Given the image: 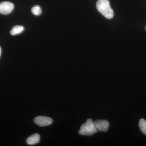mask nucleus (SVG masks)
I'll return each instance as SVG.
<instances>
[{
    "instance_id": "8",
    "label": "nucleus",
    "mask_w": 146,
    "mask_h": 146,
    "mask_svg": "<svg viewBox=\"0 0 146 146\" xmlns=\"http://www.w3.org/2000/svg\"><path fill=\"white\" fill-rule=\"evenodd\" d=\"M139 127L141 131L146 135V121L142 119L139 121Z\"/></svg>"
},
{
    "instance_id": "7",
    "label": "nucleus",
    "mask_w": 146,
    "mask_h": 146,
    "mask_svg": "<svg viewBox=\"0 0 146 146\" xmlns=\"http://www.w3.org/2000/svg\"><path fill=\"white\" fill-rule=\"evenodd\" d=\"M24 27L22 26L16 25L13 27L11 29L10 33L11 35H16L20 34L23 31Z\"/></svg>"
},
{
    "instance_id": "3",
    "label": "nucleus",
    "mask_w": 146,
    "mask_h": 146,
    "mask_svg": "<svg viewBox=\"0 0 146 146\" xmlns=\"http://www.w3.org/2000/svg\"><path fill=\"white\" fill-rule=\"evenodd\" d=\"M34 123L39 126L45 127L50 125L53 120L51 118L44 116H39L35 118Z\"/></svg>"
},
{
    "instance_id": "6",
    "label": "nucleus",
    "mask_w": 146,
    "mask_h": 146,
    "mask_svg": "<svg viewBox=\"0 0 146 146\" xmlns=\"http://www.w3.org/2000/svg\"><path fill=\"white\" fill-rule=\"evenodd\" d=\"M40 137L38 133H35L28 138L27 140V143L29 145H35L40 141Z\"/></svg>"
},
{
    "instance_id": "9",
    "label": "nucleus",
    "mask_w": 146,
    "mask_h": 146,
    "mask_svg": "<svg viewBox=\"0 0 146 146\" xmlns=\"http://www.w3.org/2000/svg\"><path fill=\"white\" fill-rule=\"evenodd\" d=\"M32 13L35 16L40 15L42 12V9L39 5L35 6L31 9Z\"/></svg>"
},
{
    "instance_id": "2",
    "label": "nucleus",
    "mask_w": 146,
    "mask_h": 146,
    "mask_svg": "<svg viewBox=\"0 0 146 146\" xmlns=\"http://www.w3.org/2000/svg\"><path fill=\"white\" fill-rule=\"evenodd\" d=\"M98 130L91 119L86 120V123L82 124L79 131V133L82 136H90L96 133Z\"/></svg>"
},
{
    "instance_id": "1",
    "label": "nucleus",
    "mask_w": 146,
    "mask_h": 146,
    "mask_svg": "<svg viewBox=\"0 0 146 146\" xmlns=\"http://www.w3.org/2000/svg\"><path fill=\"white\" fill-rule=\"evenodd\" d=\"M96 7L100 13L108 19H111L114 16V11L108 0H98Z\"/></svg>"
},
{
    "instance_id": "10",
    "label": "nucleus",
    "mask_w": 146,
    "mask_h": 146,
    "mask_svg": "<svg viewBox=\"0 0 146 146\" xmlns=\"http://www.w3.org/2000/svg\"><path fill=\"white\" fill-rule=\"evenodd\" d=\"M1 47H0V56H1Z\"/></svg>"
},
{
    "instance_id": "5",
    "label": "nucleus",
    "mask_w": 146,
    "mask_h": 146,
    "mask_svg": "<svg viewBox=\"0 0 146 146\" xmlns=\"http://www.w3.org/2000/svg\"><path fill=\"white\" fill-rule=\"evenodd\" d=\"M14 8V5L10 2H3L0 3V13L7 14L10 13Z\"/></svg>"
},
{
    "instance_id": "11",
    "label": "nucleus",
    "mask_w": 146,
    "mask_h": 146,
    "mask_svg": "<svg viewBox=\"0 0 146 146\" xmlns=\"http://www.w3.org/2000/svg\"></svg>"
},
{
    "instance_id": "4",
    "label": "nucleus",
    "mask_w": 146,
    "mask_h": 146,
    "mask_svg": "<svg viewBox=\"0 0 146 146\" xmlns=\"http://www.w3.org/2000/svg\"><path fill=\"white\" fill-rule=\"evenodd\" d=\"M95 127L99 131L106 132L109 127V123L105 120H98L94 122Z\"/></svg>"
}]
</instances>
